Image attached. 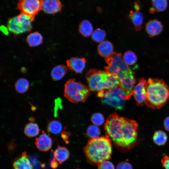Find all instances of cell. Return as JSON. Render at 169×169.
Instances as JSON below:
<instances>
[{
	"instance_id": "1",
	"label": "cell",
	"mask_w": 169,
	"mask_h": 169,
	"mask_svg": "<svg viewBox=\"0 0 169 169\" xmlns=\"http://www.w3.org/2000/svg\"><path fill=\"white\" fill-rule=\"evenodd\" d=\"M138 124L135 120L121 117L115 113L110 115L105 125L107 137L124 151L138 144Z\"/></svg>"
},
{
	"instance_id": "2",
	"label": "cell",
	"mask_w": 169,
	"mask_h": 169,
	"mask_svg": "<svg viewBox=\"0 0 169 169\" xmlns=\"http://www.w3.org/2000/svg\"><path fill=\"white\" fill-rule=\"evenodd\" d=\"M169 100V87L161 79L149 78L145 103L153 109L161 108Z\"/></svg>"
},
{
	"instance_id": "3",
	"label": "cell",
	"mask_w": 169,
	"mask_h": 169,
	"mask_svg": "<svg viewBox=\"0 0 169 169\" xmlns=\"http://www.w3.org/2000/svg\"><path fill=\"white\" fill-rule=\"evenodd\" d=\"M84 149L88 160L94 163L99 164L110 159L111 156L110 140L107 136L91 139Z\"/></svg>"
},
{
	"instance_id": "4",
	"label": "cell",
	"mask_w": 169,
	"mask_h": 169,
	"mask_svg": "<svg viewBox=\"0 0 169 169\" xmlns=\"http://www.w3.org/2000/svg\"><path fill=\"white\" fill-rule=\"evenodd\" d=\"M90 91L98 92L120 86V80L117 74L106 71L91 69L86 75Z\"/></svg>"
},
{
	"instance_id": "5",
	"label": "cell",
	"mask_w": 169,
	"mask_h": 169,
	"mask_svg": "<svg viewBox=\"0 0 169 169\" xmlns=\"http://www.w3.org/2000/svg\"><path fill=\"white\" fill-rule=\"evenodd\" d=\"M90 94L87 86L74 79L67 81L64 85V95L70 101L78 103L84 102Z\"/></svg>"
},
{
	"instance_id": "6",
	"label": "cell",
	"mask_w": 169,
	"mask_h": 169,
	"mask_svg": "<svg viewBox=\"0 0 169 169\" xmlns=\"http://www.w3.org/2000/svg\"><path fill=\"white\" fill-rule=\"evenodd\" d=\"M97 96L101 98L102 103L108 105L117 110L123 109L125 100H128L119 86L101 90L98 92Z\"/></svg>"
},
{
	"instance_id": "7",
	"label": "cell",
	"mask_w": 169,
	"mask_h": 169,
	"mask_svg": "<svg viewBox=\"0 0 169 169\" xmlns=\"http://www.w3.org/2000/svg\"><path fill=\"white\" fill-rule=\"evenodd\" d=\"M34 19L21 13L8 20V29L13 34L17 35L29 31L32 28V22Z\"/></svg>"
},
{
	"instance_id": "8",
	"label": "cell",
	"mask_w": 169,
	"mask_h": 169,
	"mask_svg": "<svg viewBox=\"0 0 169 169\" xmlns=\"http://www.w3.org/2000/svg\"><path fill=\"white\" fill-rule=\"evenodd\" d=\"M107 65L105 67L106 72L118 75L123 72L132 70L129 65L124 61L120 53L113 52L109 57L105 58Z\"/></svg>"
},
{
	"instance_id": "9",
	"label": "cell",
	"mask_w": 169,
	"mask_h": 169,
	"mask_svg": "<svg viewBox=\"0 0 169 169\" xmlns=\"http://www.w3.org/2000/svg\"><path fill=\"white\" fill-rule=\"evenodd\" d=\"M43 0H19L17 7L21 13L34 18L42 10Z\"/></svg>"
},
{
	"instance_id": "10",
	"label": "cell",
	"mask_w": 169,
	"mask_h": 169,
	"mask_svg": "<svg viewBox=\"0 0 169 169\" xmlns=\"http://www.w3.org/2000/svg\"><path fill=\"white\" fill-rule=\"evenodd\" d=\"M134 74L132 70L121 73L118 75L120 80L119 86L125 93L128 99H130L133 95V89L136 82Z\"/></svg>"
},
{
	"instance_id": "11",
	"label": "cell",
	"mask_w": 169,
	"mask_h": 169,
	"mask_svg": "<svg viewBox=\"0 0 169 169\" xmlns=\"http://www.w3.org/2000/svg\"><path fill=\"white\" fill-rule=\"evenodd\" d=\"M147 81L141 77L139 79L138 84L134 87L133 92L137 106H142L146 99Z\"/></svg>"
},
{
	"instance_id": "12",
	"label": "cell",
	"mask_w": 169,
	"mask_h": 169,
	"mask_svg": "<svg viewBox=\"0 0 169 169\" xmlns=\"http://www.w3.org/2000/svg\"><path fill=\"white\" fill-rule=\"evenodd\" d=\"M163 27L160 21L155 19L150 20L146 23L145 29L148 36L151 38L160 34Z\"/></svg>"
},
{
	"instance_id": "13",
	"label": "cell",
	"mask_w": 169,
	"mask_h": 169,
	"mask_svg": "<svg viewBox=\"0 0 169 169\" xmlns=\"http://www.w3.org/2000/svg\"><path fill=\"white\" fill-rule=\"evenodd\" d=\"M35 143L39 150L42 151H46L51 148L52 141L48 135L42 131L41 134L36 138Z\"/></svg>"
},
{
	"instance_id": "14",
	"label": "cell",
	"mask_w": 169,
	"mask_h": 169,
	"mask_svg": "<svg viewBox=\"0 0 169 169\" xmlns=\"http://www.w3.org/2000/svg\"><path fill=\"white\" fill-rule=\"evenodd\" d=\"M62 8L59 0H43L42 9L46 13L54 14L60 12Z\"/></svg>"
},
{
	"instance_id": "15",
	"label": "cell",
	"mask_w": 169,
	"mask_h": 169,
	"mask_svg": "<svg viewBox=\"0 0 169 169\" xmlns=\"http://www.w3.org/2000/svg\"><path fill=\"white\" fill-rule=\"evenodd\" d=\"M86 60L84 58L73 57L66 61L67 66L77 73H81L85 66Z\"/></svg>"
},
{
	"instance_id": "16",
	"label": "cell",
	"mask_w": 169,
	"mask_h": 169,
	"mask_svg": "<svg viewBox=\"0 0 169 169\" xmlns=\"http://www.w3.org/2000/svg\"><path fill=\"white\" fill-rule=\"evenodd\" d=\"M13 169H33L26 151L23 152L21 156L15 159L13 163Z\"/></svg>"
},
{
	"instance_id": "17",
	"label": "cell",
	"mask_w": 169,
	"mask_h": 169,
	"mask_svg": "<svg viewBox=\"0 0 169 169\" xmlns=\"http://www.w3.org/2000/svg\"><path fill=\"white\" fill-rule=\"evenodd\" d=\"M128 17L132 22L136 31H140L142 28L143 21L142 13L140 11H131L128 15Z\"/></svg>"
},
{
	"instance_id": "18",
	"label": "cell",
	"mask_w": 169,
	"mask_h": 169,
	"mask_svg": "<svg viewBox=\"0 0 169 169\" xmlns=\"http://www.w3.org/2000/svg\"><path fill=\"white\" fill-rule=\"evenodd\" d=\"M114 48L112 44L108 41H103L98 45L97 51L101 56L106 58L111 55L113 52Z\"/></svg>"
},
{
	"instance_id": "19",
	"label": "cell",
	"mask_w": 169,
	"mask_h": 169,
	"mask_svg": "<svg viewBox=\"0 0 169 169\" xmlns=\"http://www.w3.org/2000/svg\"><path fill=\"white\" fill-rule=\"evenodd\" d=\"M53 153L54 158L60 164L67 160L69 156V153L68 149L65 147L59 146H58Z\"/></svg>"
},
{
	"instance_id": "20",
	"label": "cell",
	"mask_w": 169,
	"mask_h": 169,
	"mask_svg": "<svg viewBox=\"0 0 169 169\" xmlns=\"http://www.w3.org/2000/svg\"><path fill=\"white\" fill-rule=\"evenodd\" d=\"M67 71V68L65 66L63 65H57L51 70V77L54 81L59 80L64 76Z\"/></svg>"
},
{
	"instance_id": "21",
	"label": "cell",
	"mask_w": 169,
	"mask_h": 169,
	"mask_svg": "<svg viewBox=\"0 0 169 169\" xmlns=\"http://www.w3.org/2000/svg\"><path fill=\"white\" fill-rule=\"evenodd\" d=\"M79 31L84 37H88L93 33V28L90 22L86 20L82 21L79 26Z\"/></svg>"
},
{
	"instance_id": "22",
	"label": "cell",
	"mask_w": 169,
	"mask_h": 169,
	"mask_svg": "<svg viewBox=\"0 0 169 169\" xmlns=\"http://www.w3.org/2000/svg\"><path fill=\"white\" fill-rule=\"evenodd\" d=\"M26 41L30 46L35 47L42 43L43 37L39 33L34 32L30 33L27 36Z\"/></svg>"
},
{
	"instance_id": "23",
	"label": "cell",
	"mask_w": 169,
	"mask_h": 169,
	"mask_svg": "<svg viewBox=\"0 0 169 169\" xmlns=\"http://www.w3.org/2000/svg\"><path fill=\"white\" fill-rule=\"evenodd\" d=\"M39 129L37 124L29 123L25 126L24 133L26 136L29 137L37 136L39 133Z\"/></svg>"
},
{
	"instance_id": "24",
	"label": "cell",
	"mask_w": 169,
	"mask_h": 169,
	"mask_svg": "<svg viewBox=\"0 0 169 169\" xmlns=\"http://www.w3.org/2000/svg\"><path fill=\"white\" fill-rule=\"evenodd\" d=\"M167 5V0H152V7L150 9L153 13L162 12L166 9Z\"/></svg>"
},
{
	"instance_id": "25",
	"label": "cell",
	"mask_w": 169,
	"mask_h": 169,
	"mask_svg": "<svg viewBox=\"0 0 169 169\" xmlns=\"http://www.w3.org/2000/svg\"><path fill=\"white\" fill-rule=\"evenodd\" d=\"M167 139V137L166 134L161 130L156 131L153 136V142L155 144L159 146L165 145Z\"/></svg>"
},
{
	"instance_id": "26",
	"label": "cell",
	"mask_w": 169,
	"mask_h": 169,
	"mask_svg": "<svg viewBox=\"0 0 169 169\" xmlns=\"http://www.w3.org/2000/svg\"><path fill=\"white\" fill-rule=\"evenodd\" d=\"M16 91L19 93L22 94L26 92L29 87L28 81L25 78H22L18 79L16 82L15 85Z\"/></svg>"
},
{
	"instance_id": "27",
	"label": "cell",
	"mask_w": 169,
	"mask_h": 169,
	"mask_svg": "<svg viewBox=\"0 0 169 169\" xmlns=\"http://www.w3.org/2000/svg\"><path fill=\"white\" fill-rule=\"evenodd\" d=\"M47 129L49 132L54 134H58L62 131V125L59 121L52 120L48 123Z\"/></svg>"
},
{
	"instance_id": "28",
	"label": "cell",
	"mask_w": 169,
	"mask_h": 169,
	"mask_svg": "<svg viewBox=\"0 0 169 169\" xmlns=\"http://www.w3.org/2000/svg\"><path fill=\"white\" fill-rule=\"evenodd\" d=\"M122 58L124 62L129 66L135 64L137 60L136 54L131 51L126 52L124 54Z\"/></svg>"
},
{
	"instance_id": "29",
	"label": "cell",
	"mask_w": 169,
	"mask_h": 169,
	"mask_svg": "<svg viewBox=\"0 0 169 169\" xmlns=\"http://www.w3.org/2000/svg\"><path fill=\"white\" fill-rule=\"evenodd\" d=\"M106 36L105 31L100 28H97L93 33L92 38L96 42H101L104 40Z\"/></svg>"
},
{
	"instance_id": "30",
	"label": "cell",
	"mask_w": 169,
	"mask_h": 169,
	"mask_svg": "<svg viewBox=\"0 0 169 169\" xmlns=\"http://www.w3.org/2000/svg\"><path fill=\"white\" fill-rule=\"evenodd\" d=\"M88 136L91 139L96 138L99 137L100 133L99 128L95 125L89 126L87 130Z\"/></svg>"
},
{
	"instance_id": "31",
	"label": "cell",
	"mask_w": 169,
	"mask_h": 169,
	"mask_svg": "<svg viewBox=\"0 0 169 169\" xmlns=\"http://www.w3.org/2000/svg\"><path fill=\"white\" fill-rule=\"evenodd\" d=\"M90 120L92 123L96 125H102L104 122V118L102 114L100 113H96L94 114L91 116Z\"/></svg>"
},
{
	"instance_id": "32",
	"label": "cell",
	"mask_w": 169,
	"mask_h": 169,
	"mask_svg": "<svg viewBox=\"0 0 169 169\" xmlns=\"http://www.w3.org/2000/svg\"><path fill=\"white\" fill-rule=\"evenodd\" d=\"M98 169H115V168L111 162L106 160L99 164Z\"/></svg>"
},
{
	"instance_id": "33",
	"label": "cell",
	"mask_w": 169,
	"mask_h": 169,
	"mask_svg": "<svg viewBox=\"0 0 169 169\" xmlns=\"http://www.w3.org/2000/svg\"><path fill=\"white\" fill-rule=\"evenodd\" d=\"M116 169H132L131 165L126 161L121 162L117 165Z\"/></svg>"
},
{
	"instance_id": "34",
	"label": "cell",
	"mask_w": 169,
	"mask_h": 169,
	"mask_svg": "<svg viewBox=\"0 0 169 169\" xmlns=\"http://www.w3.org/2000/svg\"><path fill=\"white\" fill-rule=\"evenodd\" d=\"M163 166L165 169H169V156H165L161 160Z\"/></svg>"
},
{
	"instance_id": "35",
	"label": "cell",
	"mask_w": 169,
	"mask_h": 169,
	"mask_svg": "<svg viewBox=\"0 0 169 169\" xmlns=\"http://www.w3.org/2000/svg\"><path fill=\"white\" fill-rule=\"evenodd\" d=\"M58 161L55 159V158H54L52 159L50 163V166L53 169H56L58 166Z\"/></svg>"
},
{
	"instance_id": "36",
	"label": "cell",
	"mask_w": 169,
	"mask_h": 169,
	"mask_svg": "<svg viewBox=\"0 0 169 169\" xmlns=\"http://www.w3.org/2000/svg\"><path fill=\"white\" fill-rule=\"evenodd\" d=\"M164 126L165 130L169 131V116L166 117L164 120Z\"/></svg>"
},
{
	"instance_id": "37",
	"label": "cell",
	"mask_w": 169,
	"mask_h": 169,
	"mask_svg": "<svg viewBox=\"0 0 169 169\" xmlns=\"http://www.w3.org/2000/svg\"><path fill=\"white\" fill-rule=\"evenodd\" d=\"M140 6L138 4L137 1H136L134 3V8L136 11H140Z\"/></svg>"
}]
</instances>
